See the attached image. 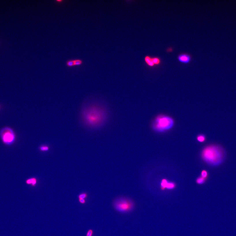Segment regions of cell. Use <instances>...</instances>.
Returning a JSON list of instances; mask_svg holds the SVG:
<instances>
[{
    "label": "cell",
    "mask_w": 236,
    "mask_h": 236,
    "mask_svg": "<svg viewBox=\"0 0 236 236\" xmlns=\"http://www.w3.org/2000/svg\"><path fill=\"white\" fill-rule=\"evenodd\" d=\"M161 189L162 190L165 189H173L175 188L176 185L175 183L169 182L166 179H163L161 183Z\"/></svg>",
    "instance_id": "6"
},
{
    "label": "cell",
    "mask_w": 236,
    "mask_h": 236,
    "mask_svg": "<svg viewBox=\"0 0 236 236\" xmlns=\"http://www.w3.org/2000/svg\"><path fill=\"white\" fill-rule=\"evenodd\" d=\"M74 66H80L81 64H83V61L82 60H81L80 59H74Z\"/></svg>",
    "instance_id": "13"
},
{
    "label": "cell",
    "mask_w": 236,
    "mask_h": 236,
    "mask_svg": "<svg viewBox=\"0 0 236 236\" xmlns=\"http://www.w3.org/2000/svg\"><path fill=\"white\" fill-rule=\"evenodd\" d=\"M145 61L148 65L150 67H153L155 66V64L153 61L152 58H151L149 56H147L145 57Z\"/></svg>",
    "instance_id": "9"
},
{
    "label": "cell",
    "mask_w": 236,
    "mask_h": 236,
    "mask_svg": "<svg viewBox=\"0 0 236 236\" xmlns=\"http://www.w3.org/2000/svg\"><path fill=\"white\" fill-rule=\"evenodd\" d=\"M197 141L200 143H203L206 141V136L203 134L199 135L197 136Z\"/></svg>",
    "instance_id": "10"
},
{
    "label": "cell",
    "mask_w": 236,
    "mask_h": 236,
    "mask_svg": "<svg viewBox=\"0 0 236 236\" xmlns=\"http://www.w3.org/2000/svg\"><path fill=\"white\" fill-rule=\"evenodd\" d=\"M26 183L27 185H31L35 187L37 184V179L34 177L30 178L26 180Z\"/></svg>",
    "instance_id": "8"
},
{
    "label": "cell",
    "mask_w": 236,
    "mask_h": 236,
    "mask_svg": "<svg viewBox=\"0 0 236 236\" xmlns=\"http://www.w3.org/2000/svg\"><path fill=\"white\" fill-rule=\"evenodd\" d=\"M93 231L92 229L89 230L87 233L86 236H93Z\"/></svg>",
    "instance_id": "18"
},
{
    "label": "cell",
    "mask_w": 236,
    "mask_h": 236,
    "mask_svg": "<svg viewBox=\"0 0 236 236\" xmlns=\"http://www.w3.org/2000/svg\"><path fill=\"white\" fill-rule=\"evenodd\" d=\"M0 137L5 145L11 146L16 141V135L13 130L10 128L6 127L0 131Z\"/></svg>",
    "instance_id": "5"
},
{
    "label": "cell",
    "mask_w": 236,
    "mask_h": 236,
    "mask_svg": "<svg viewBox=\"0 0 236 236\" xmlns=\"http://www.w3.org/2000/svg\"><path fill=\"white\" fill-rule=\"evenodd\" d=\"M206 179L201 177H199L197 178L196 180V182L197 184H202L204 183L206 181Z\"/></svg>",
    "instance_id": "11"
},
{
    "label": "cell",
    "mask_w": 236,
    "mask_h": 236,
    "mask_svg": "<svg viewBox=\"0 0 236 236\" xmlns=\"http://www.w3.org/2000/svg\"><path fill=\"white\" fill-rule=\"evenodd\" d=\"M79 203L81 204H84L86 203V201L85 199H79Z\"/></svg>",
    "instance_id": "19"
},
{
    "label": "cell",
    "mask_w": 236,
    "mask_h": 236,
    "mask_svg": "<svg viewBox=\"0 0 236 236\" xmlns=\"http://www.w3.org/2000/svg\"><path fill=\"white\" fill-rule=\"evenodd\" d=\"M40 150L42 151H46L49 150V146L43 145L40 146Z\"/></svg>",
    "instance_id": "16"
},
{
    "label": "cell",
    "mask_w": 236,
    "mask_h": 236,
    "mask_svg": "<svg viewBox=\"0 0 236 236\" xmlns=\"http://www.w3.org/2000/svg\"><path fill=\"white\" fill-rule=\"evenodd\" d=\"M104 109L98 106H90L84 109L82 118L84 123L91 127H97L102 124L106 119Z\"/></svg>",
    "instance_id": "2"
},
{
    "label": "cell",
    "mask_w": 236,
    "mask_h": 236,
    "mask_svg": "<svg viewBox=\"0 0 236 236\" xmlns=\"http://www.w3.org/2000/svg\"><path fill=\"white\" fill-rule=\"evenodd\" d=\"M153 61L155 65H159L161 63V60L159 58H152Z\"/></svg>",
    "instance_id": "12"
},
{
    "label": "cell",
    "mask_w": 236,
    "mask_h": 236,
    "mask_svg": "<svg viewBox=\"0 0 236 236\" xmlns=\"http://www.w3.org/2000/svg\"><path fill=\"white\" fill-rule=\"evenodd\" d=\"M204 161L212 166H218L225 162L227 158V153L223 146L213 144L205 148L202 153Z\"/></svg>",
    "instance_id": "1"
},
{
    "label": "cell",
    "mask_w": 236,
    "mask_h": 236,
    "mask_svg": "<svg viewBox=\"0 0 236 236\" xmlns=\"http://www.w3.org/2000/svg\"><path fill=\"white\" fill-rule=\"evenodd\" d=\"M174 121L172 117L166 115H159L153 124V128L156 131L163 132L168 130L174 126Z\"/></svg>",
    "instance_id": "3"
},
{
    "label": "cell",
    "mask_w": 236,
    "mask_h": 236,
    "mask_svg": "<svg viewBox=\"0 0 236 236\" xmlns=\"http://www.w3.org/2000/svg\"><path fill=\"white\" fill-rule=\"evenodd\" d=\"M88 195L86 193H83L79 194L78 196L79 199H85L87 197Z\"/></svg>",
    "instance_id": "17"
},
{
    "label": "cell",
    "mask_w": 236,
    "mask_h": 236,
    "mask_svg": "<svg viewBox=\"0 0 236 236\" xmlns=\"http://www.w3.org/2000/svg\"><path fill=\"white\" fill-rule=\"evenodd\" d=\"M113 206L115 210L120 213H125L133 210L135 204L131 199L121 197H117L113 201Z\"/></svg>",
    "instance_id": "4"
},
{
    "label": "cell",
    "mask_w": 236,
    "mask_h": 236,
    "mask_svg": "<svg viewBox=\"0 0 236 236\" xmlns=\"http://www.w3.org/2000/svg\"><path fill=\"white\" fill-rule=\"evenodd\" d=\"M178 61L181 63L184 64H188L191 61V57L187 54H181L177 57Z\"/></svg>",
    "instance_id": "7"
},
{
    "label": "cell",
    "mask_w": 236,
    "mask_h": 236,
    "mask_svg": "<svg viewBox=\"0 0 236 236\" xmlns=\"http://www.w3.org/2000/svg\"><path fill=\"white\" fill-rule=\"evenodd\" d=\"M208 174L207 171L205 170H203L202 171L201 173V177L207 179L208 178Z\"/></svg>",
    "instance_id": "14"
},
{
    "label": "cell",
    "mask_w": 236,
    "mask_h": 236,
    "mask_svg": "<svg viewBox=\"0 0 236 236\" xmlns=\"http://www.w3.org/2000/svg\"><path fill=\"white\" fill-rule=\"evenodd\" d=\"M0 109H1V107H0Z\"/></svg>",
    "instance_id": "21"
},
{
    "label": "cell",
    "mask_w": 236,
    "mask_h": 236,
    "mask_svg": "<svg viewBox=\"0 0 236 236\" xmlns=\"http://www.w3.org/2000/svg\"><path fill=\"white\" fill-rule=\"evenodd\" d=\"M63 1H62V0H61V1H60V0H58V1H57H57H56V2H57V3H62V2H63Z\"/></svg>",
    "instance_id": "20"
},
{
    "label": "cell",
    "mask_w": 236,
    "mask_h": 236,
    "mask_svg": "<svg viewBox=\"0 0 236 236\" xmlns=\"http://www.w3.org/2000/svg\"><path fill=\"white\" fill-rule=\"evenodd\" d=\"M67 66L69 67H73L74 66V60H70L67 61L66 63Z\"/></svg>",
    "instance_id": "15"
}]
</instances>
